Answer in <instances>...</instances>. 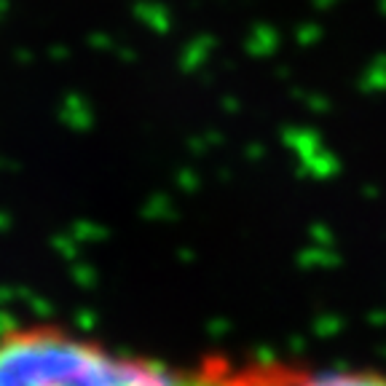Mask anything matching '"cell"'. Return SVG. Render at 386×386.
<instances>
[{
	"label": "cell",
	"instance_id": "cell-2",
	"mask_svg": "<svg viewBox=\"0 0 386 386\" xmlns=\"http://www.w3.org/2000/svg\"><path fill=\"white\" fill-rule=\"evenodd\" d=\"M206 365L212 386H386V370L378 368L228 354H206Z\"/></svg>",
	"mask_w": 386,
	"mask_h": 386
},
{
	"label": "cell",
	"instance_id": "cell-1",
	"mask_svg": "<svg viewBox=\"0 0 386 386\" xmlns=\"http://www.w3.org/2000/svg\"><path fill=\"white\" fill-rule=\"evenodd\" d=\"M0 386H212L206 357L177 365L54 319L0 327Z\"/></svg>",
	"mask_w": 386,
	"mask_h": 386
}]
</instances>
